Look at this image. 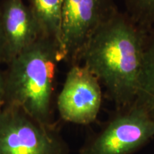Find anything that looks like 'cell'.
<instances>
[{
    "instance_id": "5",
    "label": "cell",
    "mask_w": 154,
    "mask_h": 154,
    "mask_svg": "<svg viewBox=\"0 0 154 154\" xmlns=\"http://www.w3.org/2000/svg\"><path fill=\"white\" fill-rule=\"evenodd\" d=\"M115 116L80 154H129L154 136V117L134 103Z\"/></svg>"
},
{
    "instance_id": "10",
    "label": "cell",
    "mask_w": 154,
    "mask_h": 154,
    "mask_svg": "<svg viewBox=\"0 0 154 154\" xmlns=\"http://www.w3.org/2000/svg\"><path fill=\"white\" fill-rule=\"evenodd\" d=\"M126 14L143 28L154 27V0H124Z\"/></svg>"
},
{
    "instance_id": "2",
    "label": "cell",
    "mask_w": 154,
    "mask_h": 154,
    "mask_svg": "<svg viewBox=\"0 0 154 154\" xmlns=\"http://www.w3.org/2000/svg\"><path fill=\"white\" fill-rule=\"evenodd\" d=\"M60 61L59 46L38 38L7 64L5 103L19 107L42 124L53 126L52 98Z\"/></svg>"
},
{
    "instance_id": "9",
    "label": "cell",
    "mask_w": 154,
    "mask_h": 154,
    "mask_svg": "<svg viewBox=\"0 0 154 154\" xmlns=\"http://www.w3.org/2000/svg\"><path fill=\"white\" fill-rule=\"evenodd\" d=\"M134 103L154 117V27L148 29Z\"/></svg>"
},
{
    "instance_id": "11",
    "label": "cell",
    "mask_w": 154,
    "mask_h": 154,
    "mask_svg": "<svg viewBox=\"0 0 154 154\" xmlns=\"http://www.w3.org/2000/svg\"><path fill=\"white\" fill-rule=\"evenodd\" d=\"M5 74L0 70V109L5 104Z\"/></svg>"
},
{
    "instance_id": "3",
    "label": "cell",
    "mask_w": 154,
    "mask_h": 154,
    "mask_svg": "<svg viewBox=\"0 0 154 154\" xmlns=\"http://www.w3.org/2000/svg\"><path fill=\"white\" fill-rule=\"evenodd\" d=\"M0 154H69V149L54 126L5 103L0 109Z\"/></svg>"
},
{
    "instance_id": "4",
    "label": "cell",
    "mask_w": 154,
    "mask_h": 154,
    "mask_svg": "<svg viewBox=\"0 0 154 154\" xmlns=\"http://www.w3.org/2000/svg\"><path fill=\"white\" fill-rule=\"evenodd\" d=\"M118 10L115 0H62L61 61L81 64L90 38Z\"/></svg>"
},
{
    "instance_id": "7",
    "label": "cell",
    "mask_w": 154,
    "mask_h": 154,
    "mask_svg": "<svg viewBox=\"0 0 154 154\" xmlns=\"http://www.w3.org/2000/svg\"><path fill=\"white\" fill-rule=\"evenodd\" d=\"M2 63L7 64L40 37L35 21L23 0H4L0 7Z\"/></svg>"
},
{
    "instance_id": "12",
    "label": "cell",
    "mask_w": 154,
    "mask_h": 154,
    "mask_svg": "<svg viewBox=\"0 0 154 154\" xmlns=\"http://www.w3.org/2000/svg\"><path fill=\"white\" fill-rule=\"evenodd\" d=\"M0 63H2V36H1V27H0Z\"/></svg>"
},
{
    "instance_id": "8",
    "label": "cell",
    "mask_w": 154,
    "mask_h": 154,
    "mask_svg": "<svg viewBox=\"0 0 154 154\" xmlns=\"http://www.w3.org/2000/svg\"><path fill=\"white\" fill-rule=\"evenodd\" d=\"M28 7L40 37L54 42L59 46L61 53L62 0H29Z\"/></svg>"
},
{
    "instance_id": "1",
    "label": "cell",
    "mask_w": 154,
    "mask_h": 154,
    "mask_svg": "<svg viewBox=\"0 0 154 154\" xmlns=\"http://www.w3.org/2000/svg\"><path fill=\"white\" fill-rule=\"evenodd\" d=\"M149 29L118 10L96 31L82 54L81 63L104 86L118 109L136 99Z\"/></svg>"
},
{
    "instance_id": "6",
    "label": "cell",
    "mask_w": 154,
    "mask_h": 154,
    "mask_svg": "<svg viewBox=\"0 0 154 154\" xmlns=\"http://www.w3.org/2000/svg\"><path fill=\"white\" fill-rule=\"evenodd\" d=\"M101 102V83L95 75L83 64L71 66L57 99L61 118L73 124H89L96 120Z\"/></svg>"
}]
</instances>
